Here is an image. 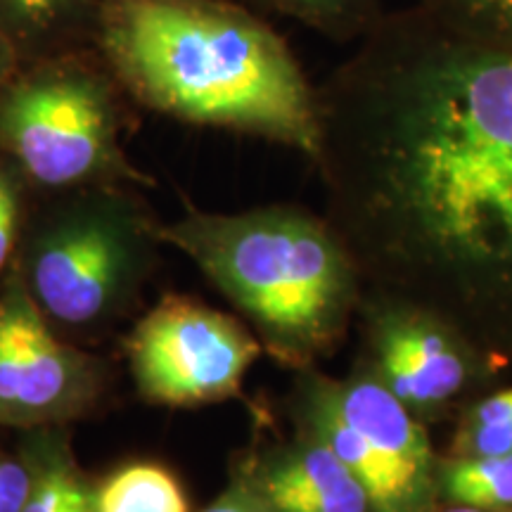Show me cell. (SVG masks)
Returning <instances> with one entry per match:
<instances>
[{"label": "cell", "instance_id": "cell-12", "mask_svg": "<svg viewBox=\"0 0 512 512\" xmlns=\"http://www.w3.org/2000/svg\"><path fill=\"white\" fill-rule=\"evenodd\" d=\"M439 496L451 505L512 512V451L486 458H448L437 470Z\"/></svg>", "mask_w": 512, "mask_h": 512}, {"label": "cell", "instance_id": "cell-7", "mask_svg": "<svg viewBox=\"0 0 512 512\" xmlns=\"http://www.w3.org/2000/svg\"><path fill=\"white\" fill-rule=\"evenodd\" d=\"M128 349L145 399L200 406L240 392L261 342L226 313L166 297L140 320Z\"/></svg>", "mask_w": 512, "mask_h": 512}, {"label": "cell", "instance_id": "cell-6", "mask_svg": "<svg viewBox=\"0 0 512 512\" xmlns=\"http://www.w3.org/2000/svg\"><path fill=\"white\" fill-rule=\"evenodd\" d=\"M136 211L112 185L74 190L38 228L29 287L57 323L88 325L117 304L131 271Z\"/></svg>", "mask_w": 512, "mask_h": 512}, {"label": "cell", "instance_id": "cell-13", "mask_svg": "<svg viewBox=\"0 0 512 512\" xmlns=\"http://www.w3.org/2000/svg\"><path fill=\"white\" fill-rule=\"evenodd\" d=\"M98 512H188L178 479L162 465L136 463L114 472L95 491Z\"/></svg>", "mask_w": 512, "mask_h": 512}, {"label": "cell", "instance_id": "cell-20", "mask_svg": "<svg viewBox=\"0 0 512 512\" xmlns=\"http://www.w3.org/2000/svg\"><path fill=\"white\" fill-rule=\"evenodd\" d=\"M204 512H273L259 491L249 484L245 475L235 477V482L228 486V491L216 498Z\"/></svg>", "mask_w": 512, "mask_h": 512}, {"label": "cell", "instance_id": "cell-10", "mask_svg": "<svg viewBox=\"0 0 512 512\" xmlns=\"http://www.w3.org/2000/svg\"><path fill=\"white\" fill-rule=\"evenodd\" d=\"M242 475L273 512H373L361 482L309 430L294 444L247 463Z\"/></svg>", "mask_w": 512, "mask_h": 512}, {"label": "cell", "instance_id": "cell-17", "mask_svg": "<svg viewBox=\"0 0 512 512\" xmlns=\"http://www.w3.org/2000/svg\"><path fill=\"white\" fill-rule=\"evenodd\" d=\"M446 22L512 46V0H418Z\"/></svg>", "mask_w": 512, "mask_h": 512}, {"label": "cell", "instance_id": "cell-14", "mask_svg": "<svg viewBox=\"0 0 512 512\" xmlns=\"http://www.w3.org/2000/svg\"><path fill=\"white\" fill-rule=\"evenodd\" d=\"M332 41H361L380 22L384 0H252Z\"/></svg>", "mask_w": 512, "mask_h": 512}, {"label": "cell", "instance_id": "cell-21", "mask_svg": "<svg viewBox=\"0 0 512 512\" xmlns=\"http://www.w3.org/2000/svg\"><path fill=\"white\" fill-rule=\"evenodd\" d=\"M17 67H19V60L15 50H12L8 38L3 36V31H0V88H3V83L10 79Z\"/></svg>", "mask_w": 512, "mask_h": 512}, {"label": "cell", "instance_id": "cell-15", "mask_svg": "<svg viewBox=\"0 0 512 512\" xmlns=\"http://www.w3.org/2000/svg\"><path fill=\"white\" fill-rule=\"evenodd\" d=\"M512 451V387L472 403L458 422L451 458H486Z\"/></svg>", "mask_w": 512, "mask_h": 512}, {"label": "cell", "instance_id": "cell-22", "mask_svg": "<svg viewBox=\"0 0 512 512\" xmlns=\"http://www.w3.org/2000/svg\"><path fill=\"white\" fill-rule=\"evenodd\" d=\"M441 512H510V510H489V508H475V505H451V508Z\"/></svg>", "mask_w": 512, "mask_h": 512}, {"label": "cell", "instance_id": "cell-5", "mask_svg": "<svg viewBox=\"0 0 512 512\" xmlns=\"http://www.w3.org/2000/svg\"><path fill=\"white\" fill-rule=\"evenodd\" d=\"M302 427L349 467L373 512H432L439 460L425 425L366 366L347 380L313 375Z\"/></svg>", "mask_w": 512, "mask_h": 512}, {"label": "cell", "instance_id": "cell-18", "mask_svg": "<svg viewBox=\"0 0 512 512\" xmlns=\"http://www.w3.org/2000/svg\"><path fill=\"white\" fill-rule=\"evenodd\" d=\"M24 176L0 155V271L15 247L19 216H22V197L27 188Z\"/></svg>", "mask_w": 512, "mask_h": 512}, {"label": "cell", "instance_id": "cell-3", "mask_svg": "<svg viewBox=\"0 0 512 512\" xmlns=\"http://www.w3.org/2000/svg\"><path fill=\"white\" fill-rule=\"evenodd\" d=\"M157 235L202 268L285 366L330 356L361 309L354 261L330 221L306 209L190 211Z\"/></svg>", "mask_w": 512, "mask_h": 512}, {"label": "cell", "instance_id": "cell-11", "mask_svg": "<svg viewBox=\"0 0 512 512\" xmlns=\"http://www.w3.org/2000/svg\"><path fill=\"white\" fill-rule=\"evenodd\" d=\"M105 0H0V31L19 62L93 50Z\"/></svg>", "mask_w": 512, "mask_h": 512}, {"label": "cell", "instance_id": "cell-9", "mask_svg": "<svg viewBox=\"0 0 512 512\" xmlns=\"http://www.w3.org/2000/svg\"><path fill=\"white\" fill-rule=\"evenodd\" d=\"M86 387L81 358L57 342L24 287L12 285L0 306V420L60 418Z\"/></svg>", "mask_w": 512, "mask_h": 512}, {"label": "cell", "instance_id": "cell-1", "mask_svg": "<svg viewBox=\"0 0 512 512\" xmlns=\"http://www.w3.org/2000/svg\"><path fill=\"white\" fill-rule=\"evenodd\" d=\"M330 226L363 297L512 366V46L422 5L384 12L316 88Z\"/></svg>", "mask_w": 512, "mask_h": 512}, {"label": "cell", "instance_id": "cell-4", "mask_svg": "<svg viewBox=\"0 0 512 512\" xmlns=\"http://www.w3.org/2000/svg\"><path fill=\"white\" fill-rule=\"evenodd\" d=\"M95 50L19 62L0 88V155L48 192L147 181L119 145V95Z\"/></svg>", "mask_w": 512, "mask_h": 512}, {"label": "cell", "instance_id": "cell-16", "mask_svg": "<svg viewBox=\"0 0 512 512\" xmlns=\"http://www.w3.org/2000/svg\"><path fill=\"white\" fill-rule=\"evenodd\" d=\"M34 482L22 512H98L95 491L67 453L48 451L31 465Z\"/></svg>", "mask_w": 512, "mask_h": 512}, {"label": "cell", "instance_id": "cell-19", "mask_svg": "<svg viewBox=\"0 0 512 512\" xmlns=\"http://www.w3.org/2000/svg\"><path fill=\"white\" fill-rule=\"evenodd\" d=\"M34 482V470L0 451V512H22Z\"/></svg>", "mask_w": 512, "mask_h": 512}, {"label": "cell", "instance_id": "cell-2", "mask_svg": "<svg viewBox=\"0 0 512 512\" xmlns=\"http://www.w3.org/2000/svg\"><path fill=\"white\" fill-rule=\"evenodd\" d=\"M95 53L164 117L316 157V88L264 19L230 0H105Z\"/></svg>", "mask_w": 512, "mask_h": 512}, {"label": "cell", "instance_id": "cell-8", "mask_svg": "<svg viewBox=\"0 0 512 512\" xmlns=\"http://www.w3.org/2000/svg\"><path fill=\"white\" fill-rule=\"evenodd\" d=\"M370 373L418 420L439 418L494 368L456 330L406 304L363 297Z\"/></svg>", "mask_w": 512, "mask_h": 512}]
</instances>
